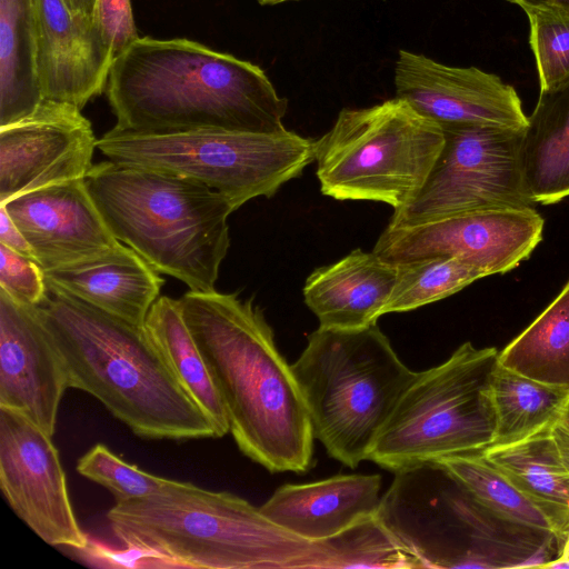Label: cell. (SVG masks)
<instances>
[{"label":"cell","mask_w":569,"mask_h":569,"mask_svg":"<svg viewBox=\"0 0 569 569\" xmlns=\"http://www.w3.org/2000/svg\"><path fill=\"white\" fill-rule=\"evenodd\" d=\"M178 300L239 450L270 472H307L315 440L309 412L262 310L216 290H189Z\"/></svg>","instance_id":"obj_1"},{"label":"cell","mask_w":569,"mask_h":569,"mask_svg":"<svg viewBox=\"0 0 569 569\" xmlns=\"http://www.w3.org/2000/svg\"><path fill=\"white\" fill-rule=\"evenodd\" d=\"M106 92L124 131L286 130L288 100L260 67L189 39H137L114 59Z\"/></svg>","instance_id":"obj_2"},{"label":"cell","mask_w":569,"mask_h":569,"mask_svg":"<svg viewBox=\"0 0 569 569\" xmlns=\"http://www.w3.org/2000/svg\"><path fill=\"white\" fill-rule=\"evenodd\" d=\"M64 365L69 388L82 390L146 439L218 438L210 417L182 388L146 326L62 292L37 306Z\"/></svg>","instance_id":"obj_3"},{"label":"cell","mask_w":569,"mask_h":569,"mask_svg":"<svg viewBox=\"0 0 569 569\" xmlns=\"http://www.w3.org/2000/svg\"><path fill=\"white\" fill-rule=\"evenodd\" d=\"M113 536L151 568L325 569L323 542L293 535L228 491L172 480L162 491L116 501Z\"/></svg>","instance_id":"obj_4"},{"label":"cell","mask_w":569,"mask_h":569,"mask_svg":"<svg viewBox=\"0 0 569 569\" xmlns=\"http://www.w3.org/2000/svg\"><path fill=\"white\" fill-rule=\"evenodd\" d=\"M87 189L112 234L191 291L216 290L229 246L228 197L191 179L117 163L92 166Z\"/></svg>","instance_id":"obj_5"},{"label":"cell","mask_w":569,"mask_h":569,"mask_svg":"<svg viewBox=\"0 0 569 569\" xmlns=\"http://www.w3.org/2000/svg\"><path fill=\"white\" fill-rule=\"evenodd\" d=\"M313 436L327 453L355 469L370 450L416 376L377 323L319 327L291 365Z\"/></svg>","instance_id":"obj_6"},{"label":"cell","mask_w":569,"mask_h":569,"mask_svg":"<svg viewBox=\"0 0 569 569\" xmlns=\"http://www.w3.org/2000/svg\"><path fill=\"white\" fill-rule=\"evenodd\" d=\"M493 347L467 341L442 363L416 372L379 432L368 460L393 472L482 451L495 438Z\"/></svg>","instance_id":"obj_7"},{"label":"cell","mask_w":569,"mask_h":569,"mask_svg":"<svg viewBox=\"0 0 569 569\" xmlns=\"http://www.w3.org/2000/svg\"><path fill=\"white\" fill-rule=\"evenodd\" d=\"M443 140L439 124L397 97L342 109L332 128L315 141L321 192L400 209L426 181Z\"/></svg>","instance_id":"obj_8"},{"label":"cell","mask_w":569,"mask_h":569,"mask_svg":"<svg viewBox=\"0 0 569 569\" xmlns=\"http://www.w3.org/2000/svg\"><path fill=\"white\" fill-rule=\"evenodd\" d=\"M97 148L117 163L206 184L238 208L258 197H272L315 160V141L288 129L138 133L113 127L97 140Z\"/></svg>","instance_id":"obj_9"},{"label":"cell","mask_w":569,"mask_h":569,"mask_svg":"<svg viewBox=\"0 0 569 569\" xmlns=\"http://www.w3.org/2000/svg\"><path fill=\"white\" fill-rule=\"evenodd\" d=\"M443 130L442 148L421 188L389 227H410L496 208H535L523 177L522 131L461 126Z\"/></svg>","instance_id":"obj_10"},{"label":"cell","mask_w":569,"mask_h":569,"mask_svg":"<svg viewBox=\"0 0 569 569\" xmlns=\"http://www.w3.org/2000/svg\"><path fill=\"white\" fill-rule=\"evenodd\" d=\"M543 224L535 208L477 210L417 226H387L372 251L395 264L453 257L486 276L499 274L530 257L542 239Z\"/></svg>","instance_id":"obj_11"},{"label":"cell","mask_w":569,"mask_h":569,"mask_svg":"<svg viewBox=\"0 0 569 569\" xmlns=\"http://www.w3.org/2000/svg\"><path fill=\"white\" fill-rule=\"evenodd\" d=\"M0 488L13 512L52 547L89 543L70 500L52 437L23 413L0 406Z\"/></svg>","instance_id":"obj_12"},{"label":"cell","mask_w":569,"mask_h":569,"mask_svg":"<svg viewBox=\"0 0 569 569\" xmlns=\"http://www.w3.org/2000/svg\"><path fill=\"white\" fill-rule=\"evenodd\" d=\"M97 140L81 109L43 99L29 117L0 128V203L84 179Z\"/></svg>","instance_id":"obj_13"},{"label":"cell","mask_w":569,"mask_h":569,"mask_svg":"<svg viewBox=\"0 0 569 569\" xmlns=\"http://www.w3.org/2000/svg\"><path fill=\"white\" fill-rule=\"evenodd\" d=\"M396 97L441 128L478 126L525 130L527 117L516 89L475 67L446 66L399 50Z\"/></svg>","instance_id":"obj_14"},{"label":"cell","mask_w":569,"mask_h":569,"mask_svg":"<svg viewBox=\"0 0 569 569\" xmlns=\"http://www.w3.org/2000/svg\"><path fill=\"white\" fill-rule=\"evenodd\" d=\"M68 388L64 365L37 307L0 289V406L23 413L53 437Z\"/></svg>","instance_id":"obj_15"},{"label":"cell","mask_w":569,"mask_h":569,"mask_svg":"<svg viewBox=\"0 0 569 569\" xmlns=\"http://www.w3.org/2000/svg\"><path fill=\"white\" fill-rule=\"evenodd\" d=\"M0 206L22 231L43 271L93 259L123 246L106 224L84 179L33 190Z\"/></svg>","instance_id":"obj_16"},{"label":"cell","mask_w":569,"mask_h":569,"mask_svg":"<svg viewBox=\"0 0 569 569\" xmlns=\"http://www.w3.org/2000/svg\"><path fill=\"white\" fill-rule=\"evenodd\" d=\"M36 71L43 99L82 108L106 90L114 61L94 17L73 14L64 0H33Z\"/></svg>","instance_id":"obj_17"},{"label":"cell","mask_w":569,"mask_h":569,"mask_svg":"<svg viewBox=\"0 0 569 569\" xmlns=\"http://www.w3.org/2000/svg\"><path fill=\"white\" fill-rule=\"evenodd\" d=\"M380 475H337L307 483H286L260 507L276 525L311 541L340 533L378 511Z\"/></svg>","instance_id":"obj_18"},{"label":"cell","mask_w":569,"mask_h":569,"mask_svg":"<svg viewBox=\"0 0 569 569\" xmlns=\"http://www.w3.org/2000/svg\"><path fill=\"white\" fill-rule=\"evenodd\" d=\"M43 272L48 291L69 295L137 326H144L164 284L160 273L128 246Z\"/></svg>","instance_id":"obj_19"},{"label":"cell","mask_w":569,"mask_h":569,"mask_svg":"<svg viewBox=\"0 0 569 569\" xmlns=\"http://www.w3.org/2000/svg\"><path fill=\"white\" fill-rule=\"evenodd\" d=\"M397 273V264L373 251L356 249L307 278L305 302L318 318L319 327L365 328L383 316Z\"/></svg>","instance_id":"obj_20"},{"label":"cell","mask_w":569,"mask_h":569,"mask_svg":"<svg viewBox=\"0 0 569 569\" xmlns=\"http://www.w3.org/2000/svg\"><path fill=\"white\" fill-rule=\"evenodd\" d=\"M525 182L535 203L569 197V78L540 91L521 138Z\"/></svg>","instance_id":"obj_21"},{"label":"cell","mask_w":569,"mask_h":569,"mask_svg":"<svg viewBox=\"0 0 569 569\" xmlns=\"http://www.w3.org/2000/svg\"><path fill=\"white\" fill-rule=\"evenodd\" d=\"M440 462L489 513L512 525L553 536L557 548L569 532V512L522 490L481 451L446 457Z\"/></svg>","instance_id":"obj_22"},{"label":"cell","mask_w":569,"mask_h":569,"mask_svg":"<svg viewBox=\"0 0 569 569\" xmlns=\"http://www.w3.org/2000/svg\"><path fill=\"white\" fill-rule=\"evenodd\" d=\"M42 100L33 0H0V128L29 117Z\"/></svg>","instance_id":"obj_23"},{"label":"cell","mask_w":569,"mask_h":569,"mask_svg":"<svg viewBox=\"0 0 569 569\" xmlns=\"http://www.w3.org/2000/svg\"><path fill=\"white\" fill-rule=\"evenodd\" d=\"M144 326L179 383L212 420L218 438L226 436L230 425L224 405L183 320L179 300L160 296Z\"/></svg>","instance_id":"obj_24"},{"label":"cell","mask_w":569,"mask_h":569,"mask_svg":"<svg viewBox=\"0 0 569 569\" xmlns=\"http://www.w3.org/2000/svg\"><path fill=\"white\" fill-rule=\"evenodd\" d=\"M496 413L490 446H508L550 430L569 407V392L498 365L491 383Z\"/></svg>","instance_id":"obj_25"},{"label":"cell","mask_w":569,"mask_h":569,"mask_svg":"<svg viewBox=\"0 0 569 569\" xmlns=\"http://www.w3.org/2000/svg\"><path fill=\"white\" fill-rule=\"evenodd\" d=\"M499 363L569 392V279L548 307L499 351Z\"/></svg>","instance_id":"obj_26"},{"label":"cell","mask_w":569,"mask_h":569,"mask_svg":"<svg viewBox=\"0 0 569 569\" xmlns=\"http://www.w3.org/2000/svg\"><path fill=\"white\" fill-rule=\"evenodd\" d=\"M483 457L535 499L569 512V471L550 430L508 446H488Z\"/></svg>","instance_id":"obj_27"},{"label":"cell","mask_w":569,"mask_h":569,"mask_svg":"<svg viewBox=\"0 0 569 569\" xmlns=\"http://www.w3.org/2000/svg\"><path fill=\"white\" fill-rule=\"evenodd\" d=\"M396 264L397 279L383 315L418 309L487 277L479 268L453 257L426 258Z\"/></svg>","instance_id":"obj_28"},{"label":"cell","mask_w":569,"mask_h":569,"mask_svg":"<svg viewBox=\"0 0 569 569\" xmlns=\"http://www.w3.org/2000/svg\"><path fill=\"white\" fill-rule=\"evenodd\" d=\"M325 569L338 568H422L375 516L352 525L340 533L321 540Z\"/></svg>","instance_id":"obj_29"},{"label":"cell","mask_w":569,"mask_h":569,"mask_svg":"<svg viewBox=\"0 0 569 569\" xmlns=\"http://www.w3.org/2000/svg\"><path fill=\"white\" fill-rule=\"evenodd\" d=\"M82 477L107 488L116 501L141 499L164 490L172 479L149 473L129 463L103 443H97L78 459Z\"/></svg>","instance_id":"obj_30"},{"label":"cell","mask_w":569,"mask_h":569,"mask_svg":"<svg viewBox=\"0 0 569 569\" xmlns=\"http://www.w3.org/2000/svg\"><path fill=\"white\" fill-rule=\"evenodd\" d=\"M526 13L540 91H546L569 78V13L549 6Z\"/></svg>","instance_id":"obj_31"},{"label":"cell","mask_w":569,"mask_h":569,"mask_svg":"<svg viewBox=\"0 0 569 569\" xmlns=\"http://www.w3.org/2000/svg\"><path fill=\"white\" fill-rule=\"evenodd\" d=\"M0 289L14 301L37 307L49 295L44 272L36 260L0 243Z\"/></svg>","instance_id":"obj_32"},{"label":"cell","mask_w":569,"mask_h":569,"mask_svg":"<svg viewBox=\"0 0 569 569\" xmlns=\"http://www.w3.org/2000/svg\"><path fill=\"white\" fill-rule=\"evenodd\" d=\"M93 17L111 46L114 58L140 38L130 0H96Z\"/></svg>","instance_id":"obj_33"},{"label":"cell","mask_w":569,"mask_h":569,"mask_svg":"<svg viewBox=\"0 0 569 569\" xmlns=\"http://www.w3.org/2000/svg\"><path fill=\"white\" fill-rule=\"evenodd\" d=\"M0 243L34 260L30 243L2 206H0Z\"/></svg>","instance_id":"obj_34"},{"label":"cell","mask_w":569,"mask_h":569,"mask_svg":"<svg viewBox=\"0 0 569 569\" xmlns=\"http://www.w3.org/2000/svg\"><path fill=\"white\" fill-rule=\"evenodd\" d=\"M551 438L557 447L562 463L569 471V430L558 421L550 429Z\"/></svg>","instance_id":"obj_35"},{"label":"cell","mask_w":569,"mask_h":569,"mask_svg":"<svg viewBox=\"0 0 569 569\" xmlns=\"http://www.w3.org/2000/svg\"><path fill=\"white\" fill-rule=\"evenodd\" d=\"M70 11L80 17H93L96 0H64Z\"/></svg>","instance_id":"obj_36"},{"label":"cell","mask_w":569,"mask_h":569,"mask_svg":"<svg viewBox=\"0 0 569 569\" xmlns=\"http://www.w3.org/2000/svg\"><path fill=\"white\" fill-rule=\"evenodd\" d=\"M545 567L569 568V532L558 548L557 558L548 562Z\"/></svg>","instance_id":"obj_37"},{"label":"cell","mask_w":569,"mask_h":569,"mask_svg":"<svg viewBox=\"0 0 569 569\" xmlns=\"http://www.w3.org/2000/svg\"><path fill=\"white\" fill-rule=\"evenodd\" d=\"M519 6L525 12L547 6L546 0H507Z\"/></svg>","instance_id":"obj_38"},{"label":"cell","mask_w":569,"mask_h":569,"mask_svg":"<svg viewBox=\"0 0 569 569\" xmlns=\"http://www.w3.org/2000/svg\"><path fill=\"white\" fill-rule=\"evenodd\" d=\"M546 2L556 10L569 13V0H546Z\"/></svg>","instance_id":"obj_39"},{"label":"cell","mask_w":569,"mask_h":569,"mask_svg":"<svg viewBox=\"0 0 569 569\" xmlns=\"http://www.w3.org/2000/svg\"><path fill=\"white\" fill-rule=\"evenodd\" d=\"M559 421L569 430V407L563 411Z\"/></svg>","instance_id":"obj_40"},{"label":"cell","mask_w":569,"mask_h":569,"mask_svg":"<svg viewBox=\"0 0 569 569\" xmlns=\"http://www.w3.org/2000/svg\"><path fill=\"white\" fill-rule=\"evenodd\" d=\"M257 1L263 6H272V4H278V3H282V2H287V1H296V0H257Z\"/></svg>","instance_id":"obj_41"}]
</instances>
